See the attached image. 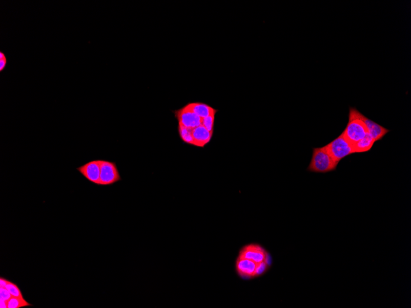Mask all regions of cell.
<instances>
[{"label":"cell","instance_id":"10","mask_svg":"<svg viewBox=\"0 0 411 308\" xmlns=\"http://www.w3.org/2000/svg\"><path fill=\"white\" fill-rule=\"evenodd\" d=\"M192 134L193 146L204 148L211 142L214 133L210 132L201 124L200 126L192 129Z\"/></svg>","mask_w":411,"mask_h":308},{"label":"cell","instance_id":"5","mask_svg":"<svg viewBox=\"0 0 411 308\" xmlns=\"http://www.w3.org/2000/svg\"><path fill=\"white\" fill-rule=\"evenodd\" d=\"M326 146L331 157L338 164L343 158L355 153L354 146L344 138L342 134Z\"/></svg>","mask_w":411,"mask_h":308},{"label":"cell","instance_id":"8","mask_svg":"<svg viewBox=\"0 0 411 308\" xmlns=\"http://www.w3.org/2000/svg\"><path fill=\"white\" fill-rule=\"evenodd\" d=\"M76 170L93 184L99 185L100 173V160L91 161L78 167Z\"/></svg>","mask_w":411,"mask_h":308},{"label":"cell","instance_id":"17","mask_svg":"<svg viewBox=\"0 0 411 308\" xmlns=\"http://www.w3.org/2000/svg\"><path fill=\"white\" fill-rule=\"evenodd\" d=\"M12 297L10 292L6 288L0 289V300L7 301Z\"/></svg>","mask_w":411,"mask_h":308},{"label":"cell","instance_id":"4","mask_svg":"<svg viewBox=\"0 0 411 308\" xmlns=\"http://www.w3.org/2000/svg\"><path fill=\"white\" fill-rule=\"evenodd\" d=\"M237 257L246 258L259 263L272 264L271 254L259 244L251 243L245 245L239 251Z\"/></svg>","mask_w":411,"mask_h":308},{"label":"cell","instance_id":"11","mask_svg":"<svg viewBox=\"0 0 411 308\" xmlns=\"http://www.w3.org/2000/svg\"><path fill=\"white\" fill-rule=\"evenodd\" d=\"M190 111L194 112L196 115L201 118L210 117L211 115H216L218 109L212 107L209 105L201 102L189 103L186 105Z\"/></svg>","mask_w":411,"mask_h":308},{"label":"cell","instance_id":"6","mask_svg":"<svg viewBox=\"0 0 411 308\" xmlns=\"http://www.w3.org/2000/svg\"><path fill=\"white\" fill-rule=\"evenodd\" d=\"M121 181L117 166L112 161L100 160V186H110Z\"/></svg>","mask_w":411,"mask_h":308},{"label":"cell","instance_id":"15","mask_svg":"<svg viewBox=\"0 0 411 308\" xmlns=\"http://www.w3.org/2000/svg\"><path fill=\"white\" fill-rule=\"evenodd\" d=\"M5 288L10 292L12 297L24 298L22 292H21L20 289L18 288L16 283L8 280Z\"/></svg>","mask_w":411,"mask_h":308},{"label":"cell","instance_id":"1","mask_svg":"<svg viewBox=\"0 0 411 308\" xmlns=\"http://www.w3.org/2000/svg\"><path fill=\"white\" fill-rule=\"evenodd\" d=\"M338 163L331 157L326 145L313 149L311 163L307 168L309 172L325 173L334 171Z\"/></svg>","mask_w":411,"mask_h":308},{"label":"cell","instance_id":"18","mask_svg":"<svg viewBox=\"0 0 411 308\" xmlns=\"http://www.w3.org/2000/svg\"><path fill=\"white\" fill-rule=\"evenodd\" d=\"M7 63L8 60L5 54L2 51L0 52V72H2L6 68Z\"/></svg>","mask_w":411,"mask_h":308},{"label":"cell","instance_id":"12","mask_svg":"<svg viewBox=\"0 0 411 308\" xmlns=\"http://www.w3.org/2000/svg\"><path fill=\"white\" fill-rule=\"evenodd\" d=\"M374 143H375V141H374L373 137L368 133L364 138L356 143L353 146H354L355 153L364 152L370 151Z\"/></svg>","mask_w":411,"mask_h":308},{"label":"cell","instance_id":"16","mask_svg":"<svg viewBox=\"0 0 411 308\" xmlns=\"http://www.w3.org/2000/svg\"><path fill=\"white\" fill-rule=\"evenodd\" d=\"M215 117L216 115H213L210 116V117L202 119V126L211 133H214Z\"/></svg>","mask_w":411,"mask_h":308},{"label":"cell","instance_id":"9","mask_svg":"<svg viewBox=\"0 0 411 308\" xmlns=\"http://www.w3.org/2000/svg\"><path fill=\"white\" fill-rule=\"evenodd\" d=\"M360 117L366 125L368 133L373 137L375 142L381 140L389 132V130L365 117L361 113H360Z\"/></svg>","mask_w":411,"mask_h":308},{"label":"cell","instance_id":"7","mask_svg":"<svg viewBox=\"0 0 411 308\" xmlns=\"http://www.w3.org/2000/svg\"><path fill=\"white\" fill-rule=\"evenodd\" d=\"M179 124L183 127L194 129L202 124V119L190 111L185 105L182 108L173 112Z\"/></svg>","mask_w":411,"mask_h":308},{"label":"cell","instance_id":"20","mask_svg":"<svg viewBox=\"0 0 411 308\" xmlns=\"http://www.w3.org/2000/svg\"><path fill=\"white\" fill-rule=\"evenodd\" d=\"M0 307L1 308L8 307L7 301L0 300Z\"/></svg>","mask_w":411,"mask_h":308},{"label":"cell","instance_id":"2","mask_svg":"<svg viewBox=\"0 0 411 308\" xmlns=\"http://www.w3.org/2000/svg\"><path fill=\"white\" fill-rule=\"evenodd\" d=\"M357 109L350 107L348 122L342 135L352 145L364 138L368 134L366 125L360 117Z\"/></svg>","mask_w":411,"mask_h":308},{"label":"cell","instance_id":"19","mask_svg":"<svg viewBox=\"0 0 411 308\" xmlns=\"http://www.w3.org/2000/svg\"><path fill=\"white\" fill-rule=\"evenodd\" d=\"M8 281V280L3 278V277H1V278H0V287H1V288H5L6 285L7 284Z\"/></svg>","mask_w":411,"mask_h":308},{"label":"cell","instance_id":"13","mask_svg":"<svg viewBox=\"0 0 411 308\" xmlns=\"http://www.w3.org/2000/svg\"><path fill=\"white\" fill-rule=\"evenodd\" d=\"M192 130V129L183 127L182 125L179 124L178 126V132H179L181 140L187 144L193 146Z\"/></svg>","mask_w":411,"mask_h":308},{"label":"cell","instance_id":"3","mask_svg":"<svg viewBox=\"0 0 411 308\" xmlns=\"http://www.w3.org/2000/svg\"><path fill=\"white\" fill-rule=\"evenodd\" d=\"M269 263H259L248 259L237 257L235 271L237 275L244 280H251L261 277L271 269Z\"/></svg>","mask_w":411,"mask_h":308},{"label":"cell","instance_id":"14","mask_svg":"<svg viewBox=\"0 0 411 308\" xmlns=\"http://www.w3.org/2000/svg\"><path fill=\"white\" fill-rule=\"evenodd\" d=\"M8 308H21L32 306L25 299L21 297H12L7 302Z\"/></svg>","mask_w":411,"mask_h":308}]
</instances>
